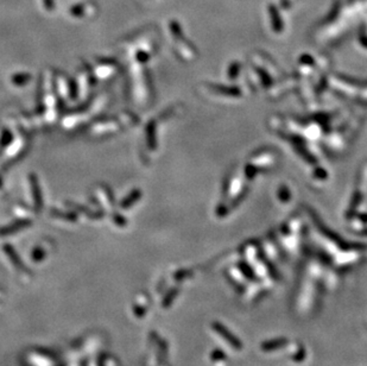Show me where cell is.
<instances>
[{"instance_id": "obj_1", "label": "cell", "mask_w": 367, "mask_h": 366, "mask_svg": "<svg viewBox=\"0 0 367 366\" xmlns=\"http://www.w3.org/2000/svg\"><path fill=\"white\" fill-rule=\"evenodd\" d=\"M126 116V114H125ZM123 114H120L118 118H112V119H105L101 121H98L90 127V133L94 136H105L108 133H114L119 131L124 124H128L127 118Z\"/></svg>"}, {"instance_id": "obj_2", "label": "cell", "mask_w": 367, "mask_h": 366, "mask_svg": "<svg viewBox=\"0 0 367 366\" xmlns=\"http://www.w3.org/2000/svg\"><path fill=\"white\" fill-rule=\"evenodd\" d=\"M95 79L107 80L112 77L118 70V64L116 61L108 60V58H102L95 62L93 67H89Z\"/></svg>"}, {"instance_id": "obj_3", "label": "cell", "mask_w": 367, "mask_h": 366, "mask_svg": "<svg viewBox=\"0 0 367 366\" xmlns=\"http://www.w3.org/2000/svg\"><path fill=\"white\" fill-rule=\"evenodd\" d=\"M25 143L27 142H25L23 136L11 139V142L3 149L4 154L0 156V164H6V162L14 160V158L19 156L20 153H23V150L25 149V145H27Z\"/></svg>"}, {"instance_id": "obj_4", "label": "cell", "mask_w": 367, "mask_h": 366, "mask_svg": "<svg viewBox=\"0 0 367 366\" xmlns=\"http://www.w3.org/2000/svg\"><path fill=\"white\" fill-rule=\"evenodd\" d=\"M28 194L30 197V202L35 208L41 209L43 206V198L41 193V188H39L37 177L34 175L29 176L28 180Z\"/></svg>"}, {"instance_id": "obj_5", "label": "cell", "mask_w": 367, "mask_h": 366, "mask_svg": "<svg viewBox=\"0 0 367 366\" xmlns=\"http://www.w3.org/2000/svg\"><path fill=\"white\" fill-rule=\"evenodd\" d=\"M93 84H94V75L91 74L89 67L81 68L78 75V87H79L80 95H83V97L84 95H87V93L90 91Z\"/></svg>"}, {"instance_id": "obj_6", "label": "cell", "mask_w": 367, "mask_h": 366, "mask_svg": "<svg viewBox=\"0 0 367 366\" xmlns=\"http://www.w3.org/2000/svg\"><path fill=\"white\" fill-rule=\"evenodd\" d=\"M55 82H56V90L57 93L61 95V98L64 101H68L69 99L73 98V87L71 81H69L68 76L64 74H57L55 76Z\"/></svg>"}, {"instance_id": "obj_7", "label": "cell", "mask_w": 367, "mask_h": 366, "mask_svg": "<svg viewBox=\"0 0 367 366\" xmlns=\"http://www.w3.org/2000/svg\"><path fill=\"white\" fill-rule=\"evenodd\" d=\"M95 198L101 203L106 210H111L113 208V197L111 190L106 186H99L95 189Z\"/></svg>"}, {"instance_id": "obj_8", "label": "cell", "mask_w": 367, "mask_h": 366, "mask_svg": "<svg viewBox=\"0 0 367 366\" xmlns=\"http://www.w3.org/2000/svg\"><path fill=\"white\" fill-rule=\"evenodd\" d=\"M30 79L31 76L29 74H17L12 77V83L14 86H23V84H28Z\"/></svg>"}, {"instance_id": "obj_9", "label": "cell", "mask_w": 367, "mask_h": 366, "mask_svg": "<svg viewBox=\"0 0 367 366\" xmlns=\"http://www.w3.org/2000/svg\"><path fill=\"white\" fill-rule=\"evenodd\" d=\"M31 210L29 208V207H25V206H21V205H14L13 207V212L16 213V216H19V217H25V214H27V217H29V214L31 213Z\"/></svg>"}, {"instance_id": "obj_10", "label": "cell", "mask_w": 367, "mask_h": 366, "mask_svg": "<svg viewBox=\"0 0 367 366\" xmlns=\"http://www.w3.org/2000/svg\"><path fill=\"white\" fill-rule=\"evenodd\" d=\"M0 194H2V190H0Z\"/></svg>"}]
</instances>
